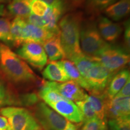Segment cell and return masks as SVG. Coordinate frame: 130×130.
<instances>
[{"label": "cell", "instance_id": "cell-1", "mask_svg": "<svg viewBox=\"0 0 130 130\" xmlns=\"http://www.w3.org/2000/svg\"><path fill=\"white\" fill-rule=\"evenodd\" d=\"M0 75L13 85L31 86L38 78L28 64L7 46L0 42Z\"/></svg>", "mask_w": 130, "mask_h": 130}, {"label": "cell", "instance_id": "cell-2", "mask_svg": "<svg viewBox=\"0 0 130 130\" xmlns=\"http://www.w3.org/2000/svg\"><path fill=\"white\" fill-rule=\"evenodd\" d=\"M81 16L79 13H70L62 18L58 23L61 45L65 57L72 61L83 54L79 44Z\"/></svg>", "mask_w": 130, "mask_h": 130}, {"label": "cell", "instance_id": "cell-3", "mask_svg": "<svg viewBox=\"0 0 130 130\" xmlns=\"http://www.w3.org/2000/svg\"><path fill=\"white\" fill-rule=\"evenodd\" d=\"M79 44L82 53L93 60L109 45L101 36L96 23L90 20L81 22Z\"/></svg>", "mask_w": 130, "mask_h": 130}, {"label": "cell", "instance_id": "cell-4", "mask_svg": "<svg viewBox=\"0 0 130 130\" xmlns=\"http://www.w3.org/2000/svg\"><path fill=\"white\" fill-rule=\"evenodd\" d=\"M0 113L7 118L11 130H42L31 112L24 107H3Z\"/></svg>", "mask_w": 130, "mask_h": 130}, {"label": "cell", "instance_id": "cell-5", "mask_svg": "<svg viewBox=\"0 0 130 130\" xmlns=\"http://www.w3.org/2000/svg\"><path fill=\"white\" fill-rule=\"evenodd\" d=\"M37 122L44 130H63L68 121L45 102H38L31 112Z\"/></svg>", "mask_w": 130, "mask_h": 130}, {"label": "cell", "instance_id": "cell-6", "mask_svg": "<svg viewBox=\"0 0 130 130\" xmlns=\"http://www.w3.org/2000/svg\"><path fill=\"white\" fill-rule=\"evenodd\" d=\"M93 60L111 72L116 73L129 62V55L122 48L109 44Z\"/></svg>", "mask_w": 130, "mask_h": 130}, {"label": "cell", "instance_id": "cell-7", "mask_svg": "<svg viewBox=\"0 0 130 130\" xmlns=\"http://www.w3.org/2000/svg\"><path fill=\"white\" fill-rule=\"evenodd\" d=\"M17 55L38 70L43 69L48 61V57L43 46L35 42H24L18 50Z\"/></svg>", "mask_w": 130, "mask_h": 130}, {"label": "cell", "instance_id": "cell-8", "mask_svg": "<svg viewBox=\"0 0 130 130\" xmlns=\"http://www.w3.org/2000/svg\"><path fill=\"white\" fill-rule=\"evenodd\" d=\"M115 74L100 63L96 62L85 78L90 89L89 92L90 93H101L105 92Z\"/></svg>", "mask_w": 130, "mask_h": 130}, {"label": "cell", "instance_id": "cell-9", "mask_svg": "<svg viewBox=\"0 0 130 130\" xmlns=\"http://www.w3.org/2000/svg\"><path fill=\"white\" fill-rule=\"evenodd\" d=\"M45 83L64 98L71 101H83L85 100L88 95L82 87L73 81L69 80L64 83L45 81Z\"/></svg>", "mask_w": 130, "mask_h": 130}, {"label": "cell", "instance_id": "cell-10", "mask_svg": "<svg viewBox=\"0 0 130 130\" xmlns=\"http://www.w3.org/2000/svg\"><path fill=\"white\" fill-rule=\"evenodd\" d=\"M48 106L70 122L77 124L83 122L82 115L78 107L73 101L63 98Z\"/></svg>", "mask_w": 130, "mask_h": 130}, {"label": "cell", "instance_id": "cell-11", "mask_svg": "<svg viewBox=\"0 0 130 130\" xmlns=\"http://www.w3.org/2000/svg\"><path fill=\"white\" fill-rule=\"evenodd\" d=\"M130 98L115 97L107 104V118L119 119L130 117Z\"/></svg>", "mask_w": 130, "mask_h": 130}, {"label": "cell", "instance_id": "cell-12", "mask_svg": "<svg viewBox=\"0 0 130 130\" xmlns=\"http://www.w3.org/2000/svg\"><path fill=\"white\" fill-rule=\"evenodd\" d=\"M97 28L101 36L104 40L115 42L119 38L123 31L122 27L115 23L107 18L101 16L98 21Z\"/></svg>", "mask_w": 130, "mask_h": 130}, {"label": "cell", "instance_id": "cell-13", "mask_svg": "<svg viewBox=\"0 0 130 130\" xmlns=\"http://www.w3.org/2000/svg\"><path fill=\"white\" fill-rule=\"evenodd\" d=\"M54 36L45 29L26 22L23 30V41L35 42L42 44L45 40Z\"/></svg>", "mask_w": 130, "mask_h": 130}, {"label": "cell", "instance_id": "cell-14", "mask_svg": "<svg viewBox=\"0 0 130 130\" xmlns=\"http://www.w3.org/2000/svg\"><path fill=\"white\" fill-rule=\"evenodd\" d=\"M42 45L47 57L51 61L60 60L66 58L61 45L60 35L53 36L45 40Z\"/></svg>", "mask_w": 130, "mask_h": 130}, {"label": "cell", "instance_id": "cell-15", "mask_svg": "<svg viewBox=\"0 0 130 130\" xmlns=\"http://www.w3.org/2000/svg\"><path fill=\"white\" fill-rule=\"evenodd\" d=\"M87 100L95 111L97 118L102 121H107V108L110 99L105 91L101 93H90L87 95Z\"/></svg>", "mask_w": 130, "mask_h": 130}, {"label": "cell", "instance_id": "cell-16", "mask_svg": "<svg viewBox=\"0 0 130 130\" xmlns=\"http://www.w3.org/2000/svg\"><path fill=\"white\" fill-rule=\"evenodd\" d=\"M64 9L60 7H49L46 13L42 17L45 24V29L52 35H60L58 23Z\"/></svg>", "mask_w": 130, "mask_h": 130}, {"label": "cell", "instance_id": "cell-17", "mask_svg": "<svg viewBox=\"0 0 130 130\" xmlns=\"http://www.w3.org/2000/svg\"><path fill=\"white\" fill-rule=\"evenodd\" d=\"M129 79V71L126 69H121L114 75L105 90V93L108 98L110 100L114 98Z\"/></svg>", "mask_w": 130, "mask_h": 130}, {"label": "cell", "instance_id": "cell-18", "mask_svg": "<svg viewBox=\"0 0 130 130\" xmlns=\"http://www.w3.org/2000/svg\"><path fill=\"white\" fill-rule=\"evenodd\" d=\"M42 76L50 81L64 83L70 79L57 61H50L42 71Z\"/></svg>", "mask_w": 130, "mask_h": 130}, {"label": "cell", "instance_id": "cell-19", "mask_svg": "<svg viewBox=\"0 0 130 130\" xmlns=\"http://www.w3.org/2000/svg\"><path fill=\"white\" fill-rule=\"evenodd\" d=\"M8 105H20L19 96L10 86L7 85L4 78L0 75V109Z\"/></svg>", "mask_w": 130, "mask_h": 130}, {"label": "cell", "instance_id": "cell-20", "mask_svg": "<svg viewBox=\"0 0 130 130\" xmlns=\"http://www.w3.org/2000/svg\"><path fill=\"white\" fill-rule=\"evenodd\" d=\"M58 62L64 69V72L66 73L70 80L77 83L81 87L89 92L90 89H89V87L86 79L83 77L80 72H79L78 70L76 68L75 65L72 61H70L69 60L63 59Z\"/></svg>", "mask_w": 130, "mask_h": 130}, {"label": "cell", "instance_id": "cell-21", "mask_svg": "<svg viewBox=\"0 0 130 130\" xmlns=\"http://www.w3.org/2000/svg\"><path fill=\"white\" fill-rule=\"evenodd\" d=\"M130 0H119L105 10L106 15L114 21H119L129 14Z\"/></svg>", "mask_w": 130, "mask_h": 130}, {"label": "cell", "instance_id": "cell-22", "mask_svg": "<svg viewBox=\"0 0 130 130\" xmlns=\"http://www.w3.org/2000/svg\"><path fill=\"white\" fill-rule=\"evenodd\" d=\"M25 23V19L18 17H15L10 22V44L15 47H20L23 44V30Z\"/></svg>", "mask_w": 130, "mask_h": 130}, {"label": "cell", "instance_id": "cell-23", "mask_svg": "<svg viewBox=\"0 0 130 130\" xmlns=\"http://www.w3.org/2000/svg\"><path fill=\"white\" fill-rule=\"evenodd\" d=\"M33 0H12L7 10L10 16L25 19L31 13L30 5Z\"/></svg>", "mask_w": 130, "mask_h": 130}, {"label": "cell", "instance_id": "cell-24", "mask_svg": "<svg viewBox=\"0 0 130 130\" xmlns=\"http://www.w3.org/2000/svg\"><path fill=\"white\" fill-rule=\"evenodd\" d=\"M118 1L119 0H85L86 8L89 13L95 15Z\"/></svg>", "mask_w": 130, "mask_h": 130}, {"label": "cell", "instance_id": "cell-25", "mask_svg": "<svg viewBox=\"0 0 130 130\" xmlns=\"http://www.w3.org/2000/svg\"><path fill=\"white\" fill-rule=\"evenodd\" d=\"M38 95L39 98L42 99L44 101L43 102L48 105L63 98L62 96L47 85L45 81L42 84Z\"/></svg>", "mask_w": 130, "mask_h": 130}, {"label": "cell", "instance_id": "cell-26", "mask_svg": "<svg viewBox=\"0 0 130 130\" xmlns=\"http://www.w3.org/2000/svg\"><path fill=\"white\" fill-rule=\"evenodd\" d=\"M72 61L75 65L76 68L84 79L87 77L90 69L96 62L91 58L87 57L84 54L74 58Z\"/></svg>", "mask_w": 130, "mask_h": 130}, {"label": "cell", "instance_id": "cell-27", "mask_svg": "<svg viewBox=\"0 0 130 130\" xmlns=\"http://www.w3.org/2000/svg\"><path fill=\"white\" fill-rule=\"evenodd\" d=\"M75 102V104L78 107L79 111L82 115L83 122H86L91 121L93 119L97 118L95 111L92 108L88 100H87V98L85 100Z\"/></svg>", "mask_w": 130, "mask_h": 130}, {"label": "cell", "instance_id": "cell-28", "mask_svg": "<svg viewBox=\"0 0 130 130\" xmlns=\"http://www.w3.org/2000/svg\"><path fill=\"white\" fill-rule=\"evenodd\" d=\"M110 130H130L129 118L110 119L107 121Z\"/></svg>", "mask_w": 130, "mask_h": 130}, {"label": "cell", "instance_id": "cell-29", "mask_svg": "<svg viewBox=\"0 0 130 130\" xmlns=\"http://www.w3.org/2000/svg\"><path fill=\"white\" fill-rule=\"evenodd\" d=\"M10 28V21L9 18L0 16V40L9 44Z\"/></svg>", "mask_w": 130, "mask_h": 130}, {"label": "cell", "instance_id": "cell-30", "mask_svg": "<svg viewBox=\"0 0 130 130\" xmlns=\"http://www.w3.org/2000/svg\"><path fill=\"white\" fill-rule=\"evenodd\" d=\"M19 105L25 107H34L39 101V97L35 92L22 94L19 96Z\"/></svg>", "mask_w": 130, "mask_h": 130}, {"label": "cell", "instance_id": "cell-31", "mask_svg": "<svg viewBox=\"0 0 130 130\" xmlns=\"http://www.w3.org/2000/svg\"><path fill=\"white\" fill-rule=\"evenodd\" d=\"M80 130H108L107 121L96 118L84 123Z\"/></svg>", "mask_w": 130, "mask_h": 130}, {"label": "cell", "instance_id": "cell-32", "mask_svg": "<svg viewBox=\"0 0 130 130\" xmlns=\"http://www.w3.org/2000/svg\"><path fill=\"white\" fill-rule=\"evenodd\" d=\"M48 9V5L40 0H33L30 5L31 13L40 17L45 15Z\"/></svg>", "mask_w": 130, "mask_h": 130}, {"label": "cell", "instance_id": "cell-33", "mask_svg": "<svg viewBox=\"0 0 130 130\" xmlns=\"http://www.w3.org/2000/svg\"><path fill=\"white\" fill-rule=\"evenodd\" d=\"M25 21L28 23L33 24V25H36L37 27H41V28L45 29V24L42 17L35 15V14L31 13L30 15L25 19Z\"/></svg>", "mask_w": 130, "mask_h": 130}, {"label": "cell", "instance_id": "cell-34", "mask_svg": "<svg viewBox=\"0 0 130 130\" xmlns=\"http://www.w3.org/2000/svg\"><path fill=\"white\" fill-rule=\"evenodd\" d=\"M50 7H56L65 9V4L63 0H40Z\"/></svg>", "mask_w": 130, "mask_h": 130}, {"label": "cell", "instance_id": "cell-35", "mask_svg": "<svg viewBox=\"0 0 130 130\" xmlns=\"http://www.w3.org/2000/svg\"><path fill=\"white\" fill-rule=\"evenodd\" d=\"M130 95V79H129L121 90L115 97H129Z\"/></svg>", "mask_w": 130, "mask_h": 130}, {"label": "cell", "instance_id": "cell-36", "mask_svg": "<svg viewBox=\"0 0 130 130\" xmlns=\"http://www.w3.org/2000/svg\"><path fill=\"white\" fill-rule=\"evenodd\" d=\"M125 32H124V40L125 42V45L127 48H129L130 43V27L129 22H126L125 25Z\"/></svg>", "mask_w": 130, "mask_h": 130}, {"label": "cell", "instance_id": "cell-37", "mask_svg": "<svg viewBox=\"0 0 130 130\" xmlns=\"http://www.w3.org/2000/svg\"><path fill=\"white\" fill-rule=\"evenodd\" d=\"M0 130H11L7 118L3 116H0Z\"/></svg>", "mask_w": 130, "mask_h": 130}, {"label": "cell", "instance_id": "cell-38", "mask_svg": "<svg viewBox=\"0 0 130 130\" xmlns=\"http://www.w3.org/2000/svg\"><path fill=\"white\" fill-rule=\"evenodd\" d=\"M79 126H80V125L78 123L75 124V123L70 122L68 121L65 128L63 130H78Z\"/></svg>", "mask_w": 130, "mask_h": 130}, {"label": "cell", "instance_id": "cell-39", "mask_svg": "<svg viewBox=\"0 0 130 130\" xmlns=\"http://www.w3.org/2000/svg\"><path fill=\"white\" fill-rule=\"evenodd\" d=\"M0 16L5 18H8L10 16L9 12H8L7 10L5 8L4 5L1 4H0Z\"/></svg>", "mask_w": 130, "mask_h": 130}, {"label": "cell", "instance_id": "cell-40", "mask_svg": "<svg viewBox=\"0 0 130 130\" xmlns=\"http://www.w3.org/2000/svg\"><path fill=\"white\" fill-rule=\"evenodd\" d=\"M71 1H72L75 4L79 5L83 2V1H84V0H71Z\"/></svg>", "mask_w": 130, "mask_h": 130}, {"label": "cell", "instance_id": "cell-41", "mask_svg": "<svg viewBox=\"0 0 130 130\" xmlns=\"http://www.w3.org/2000/svg\"><path fill=\"white\" fill-rule=\"evenodd\" d=\"M12 0H0V4H9Z\"/></svg>", "mask_w": 130, "mask_h": 130}]
</instances>
